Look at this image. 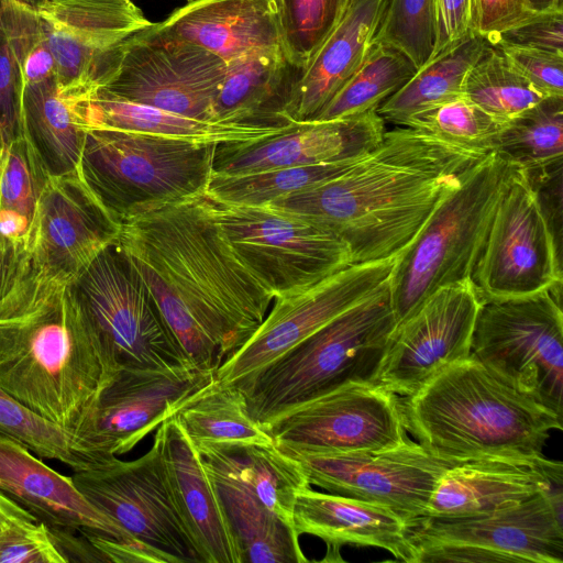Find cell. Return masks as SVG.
Listing matches in <instances>:
<instances>
[{
  "label": "cell",
  "instance_id": "6da1fadb",
  "mask_svg": "<svg viewBox=\"0 0 563 563\" xmlns=\"http://www.w3.org/2000/svg\"><path fill=\"white\" fill-rule=\"evenodd\" d=\"M488 154L397 128L341 176L267 205L331 230L347 245L352 264L387 260Z\"/></svg>",
  "mask_w": 563,
  "mask_h": 563
},
{
  "label": "cell",
  "instance_id": "7a4b0ae2",
  "mask_svg": "<svg viewBox=\"0 0 563 563\" xmlns=\"http://www.w3.org/2000/svg\"><path fill=\"white\" fill-rule=\"evenodd\" d=\"M117 244L148 291L180 302L224 360L254 333L273 302L231 251L203 195L137 209L121 221Z\"/></svg>",
  "mask_w": 563,
  "mask_h": 563
},
{
  "label": "cell",
  "instance_id": "3957f363",
  "mask_svg": "<svg viewBox=\"0 0 563 563\" xmlns=\"http://www.w3.org/2000/svg\"><path fill=\"white\" fill-rule=\"evenodd\" d=\"M66 285L0 306V387L82 439L121 366Z\"/></svg>",
  "mask_w": 563,
  "mask_h": 563
},
{
  "label": "cell",
  "instance_id": "277c9868",
  "mask_svg": "<svg viewBox=\"0 0 563 563\" xmlns=\"http://www.w3.org/2000/svg\"><path fill=\"white\" fill-rule=\"evenodd\" d=\"M407 432L449 461L534 459L562 417L470 355L400 399Z\"/></svg>",
  "mask_w": 563,
  "mask_h": 563
},
{
  "label": "cell",
  "instance_id": "5b68a950",
  "mask_svg": "<svg viewBox=\"0 0 563 563\" xmlns=\"http://www.w3.org/2000/svg\"><path fill=\"white\" fill-rule=\"evenodd\" d=\"M397 321L388 285L344 311L257 373L233 383L266 430L279 415L350 383L377 384Z\"/></svg>",
  "mask_w": 563,
  "mask_h": 563
},
{
  "label": "cell",
  "instance_id": "8992f818",
  "mask_svg": "<svg viewBox=\"0 0 563 563\" xmlns=\"http://www.w3.org/2000/svg\"><path fill=\"white\" fill-rule=\"evenodd\" d=\"M518 167L486 155L396 257L388 291L397 323L439 288L471 279L497 206Z\"/></svg>",
  "mask_w": 563,
  "mask_h": 563
},
{
  "label": "cell",
  "instance_id": "52a82bcc",
  "mask_svg": "<svg viewBox=\"0 0 563 563\" xmlns=\"http://www.w3.org/2000/svg\"><path fill=\"white\" fill-rule=\"evenodd\" d=\"M217 146L141 132L89 129L77 173L120 224L142 207L205 195Z\"/></svg>",
  "mask_w": 563,
  "mask_h": 563
},
{
  "label": "cell",
  "instance_id": "ba28073f",
  "mask_svg": "<svg viewBox=\"0 0 563 563\" xmlns=\"http://www.w3.org/2000/svg\"><path fill=\"white\" fill-rule=\"evenodd\" d=\"M203 201L233 254L273 298L352 265L345 242L311 219L269 205L228 203L206 195Z\"/></svg>",
  "mask_w": 563,
  "mask_h": 563
},
{
  "label": "cell",
  "instance_id": "9c48e42d",
  "mask_svg": "<svg viewBox=\"0 0 563 563\" xmlns=\"http://www.w3.org/2000/svg\"><path fill=\"white\" fill-rule=\"evenodd\" d=\"M561 288L481 305L471 356L562 417Z\"/></svg>",
  "mask_w": 563,
  "mask_h": 563
},
{
  "label": "cell",
  "instance_id": "30bf717a",
  "mask_svg": "<svg viewBox=\"0 0 563 563\" xmlns=\"http://www.w3.org/2000/svg\"><path fill=\"white\" fill-rule=\"evenodd\" d=\"M562 490H549L488 515L408 525L413 563H562Z\"/></svg>",
  "mask_w": 563,
  "mask_h": 563
},
{
  "label": "cell",
  "instance_id": "8fae6325",
  "mask_svg": "<svg viewBox=\"0 0 563 563\" xmlns=\"http://www.w3.org/2000/svg\"><path fill=\"white\" fill-rule=\"evenodd\" d=\"M66 286L121 367L167 372L196 368L183 354L117 240Z\"/></svg>",
  "mask_w": 563,
  "mask_h": 563
},
{
  "label": "cell",
  "instance_id": "7c38bea8",
  "mask_svg": "<svg viewBox=\"0 0 563 563\" xmlns=\"http://www.w3.org/2000/svg\"><path fill=\"white\" fill-rule=\"evenodd\" d=\"M471 280L482 303L562 286L561 247L523 169L497 206Z\"/></svg>",
  "mask_w": 563,
  "mask_h": 563
},
{
  "label": "cell",
  "instance_id": "4fadbf2b",
  "mask_svg": "<svg viewBox=\"0 0 563 563\" xmlns=\"http://www.w3.org/2000/svg\"><path fill=\"white\" fill-rule=\"evenodd\" d=\"M70 477L95 508L170 563H203L172 498L155 439L136 460L112 456Z\"/></svg>",
  "mask_w": 563,
  "mask_h": 563
},
{
  "label": "cell",
  "instance_id": "5bb4252c",
  "mask_svg": "<svg viewBox=\"0 0 563 563\" xmlns=\"http://www.w3.org/2000/svg\"><path fill=\"white\" fill-rule=\"evenodd\" d=\"M280 448L318 453L374 452L409 440L398 395L350 383L303 401L267 427Z\"/></svg>",
  "mask_w": 563,
  "mask_h": 563
},
{
  "label": "cell",
  "instance_id": "9a60e30c",
  "mask_svg": "<svg viewBox=\"0 0 563 563\" xmlns=\"http://www.w3.org/2000/svg\"><path fill=\"white\" fill-rule=\"evenodd\" d=\"M299 462L310 485L387 507L409 525L424 517L431 496L452 466L410 439L374 452L318 453L280 448Z\"/></svg>",
  "mask_w": 563,
  "mask_h": 563
},
{
  "label": "cell",
  "instance_id": "2e32d148",
  "mask_svg": "<svg viewBox=\"0 0 563 563\" xmlns=\"http://www.w3.org/2000/svg\"><path fill=\"white\" fill-rule=\"evenodd\" d=\"M396 257L352 264L301 291L274 298L269 313L244 344L223 361L216 378L238 383L251 377L344 311L385 288Z\"/></svg>",
  "mask_w": 563,
  "mask_h": 563
},
{
  "label": "cell",
  "instance_id": "e0dca14e",
  "mask_svg": "<svg viewBox=\"0 0 563 563\" xmlns=\"http://www.w3.org/2000/svg\"><path fill=\"white\" fill-rule=\"evenodd\" d=\"M137 33L124 47L110 79L98 89L135 103L212 121L227 63L191 43Z\"/></svg>",
  "mask_w": 563,
  "mask_h": 563
},
{
  "label": "cell",
  "instance_id": "ac0fdd59",
  "mask_svg": "<svg viewBox=\"0 0 563 563\" xmlns=\"http://www.w3.org/2000/svg\"><path fill=\"white\" fill-rule=\"evenodd\" d=\"M38 14L67 99L104 86L125 45L155 24L132 0H53Z\"/></svg>",
  "mask_w": 563,
  "mask_h": 563
},
{
  "label": "cell",
  "instance_id": "d6986e66",
  "mask_svg": "<svg viewBox=\"0 0 563 563\" xmlns=\"http://www.w3.org/2000/svg\"><path fill=\"white\" fill-rule=\"evenodd\" d=\"M481 305L471 279L435 290L397 323L377 384L408 397L449 366L468 358Z\"/></svg>",
  "mask_w": 563,
  "mask_h": 563
},
{
  "label": "cell",
  "instance_id": "ffe728a7",
  "mask_svg": "<svg viewBox=\"0 0 563 563\" xmlns=\"http://www.w3.org/2000/svg\"><path fill=\"white\" fill-rule=\"evenodd\" d=\"M120 224L81 181L77 170L49 177L26 235L30 277L36 290L66 285L119 236Z\"/></svg>",
  "mask_w": 563,
  "mask_h": 563
},
{
  "label": "cell",
  "instance_id": "44dd1931",
  "mask_svg": "<svg viewBox=\"0 0 563 563\" xmlns=\"http://www.w3.org/2000/svg\"><path fill=\"white\" fill-rule=\"evenodd\" d=\"M213 378L214 372L198 368L121 367L100 394L82 439L103 459L125 454Z\"/></svg>",
  "mask_w": 563,
  "mask_h": 563
},
{
  "label": "cell",
  "instance_id": "7402d4cb",
  "mask_svg": "<svg viewBox=\"0 0 563 563\" xmlns=\"http://www.w3.org/2000/svg\"><path fill=\"white\" fill-rule=\"evenodd\" d=\"M384 119L372 110L331 121L295 123L255 143L218 145L213 173L240 175L366 155L382 141Z\"/></svg>",
  "mask_w": 563,
  "mask_h": 563
},
{
  "label": "cell",
  "instance_id": "603a6c76",
  "mask_svg": "<svg viewBox=\"0 0 563 563\" xmlns=\"http://www.w3.org/2000/svg\"><path fill=\"white\" fill-rule=\"evenodd\" d=\"M562 463L543 455L466 461L442 475L426 516L462 518L488 515L542 492L562 490Z\"/></svg>",
  "mask_w": 563,
  "mask_h": 563
},
{
  "label": "cell",
  "instance_id": "cb8c5ba5",
  "mask_svg": "<svg viewBox=\"0 0 563 563\" xmlns=\"http://www.w3.org/2000/svg\"><path fill=\"white\" fill-rule=\"evenodd\" d=\"M154 439L172 498L203 563H242L209 472L178 421L165 420Z\"/></svg>",
  "mask_w": 563,
  "mask_h": 563
},
{
  "label": "cell",
  "instance_id": "d4e9b609",
  "mask_svg": "<svg viewBox=\"0 0 563 563\" xmlns=\"http://www.w3.org/2000/svg\"><path fill=\"white\" fill-rule=\"evenodd\" d=\"M0 492L49 529L90 530L123 540L134 538L95 508L64 476L15 439L0 432Z\"/></svg>",
  "mask_w": 563,
  "mask_h": 563
},
{
  "label": "cell",
  "instance_id": "484cf974",
  "mask_svg": "<svg viewBox=\"0 0 563 563\" xmlns=\"http://www.w3.org/2000/svg\"><path fill=\"white\" fill-rule=\"evenodd\" d=\"M151 31L200 46L225 63L256 49L284 48L278 0H190Z\"/></svg>",
  "mask_w": 563,
  "mask_h": 563
},
{
  "label": "cell",
  "instance_id": "4316f807",
  "mask_svg": "<svg viewBox=\"0 0 563 563\" xmlns=\"http://www.w3.org/2000/svg\"><path fill=\"white\" fill-rule=\"evenodd\" d=\"M294 530L320 538L327 544L323 561H342L344 544L374 547L397 560L413 563L415 554L408 540V522L394 510L360 499L320 493L310 487L296 498L292 514Z\"/></svg>",
  "mask_w": 563,
  "mask_h": 563
},
{
  "label": "cell",
  "instance_id": "83f0119b",
  "mask_svg": "<svg viewBox=\"0 0 563 563\" xmlns=\"http://www.w3.org/2000/svg\"><path fill=\"white\" fill-rule=\"evenodd\" d=\"M389 0H352L344 16L300 73L287 118L312 122L366 58Z\"/></svg>",
  "mask_w": 563,
  "mask_h": 563
},
{
  "label": "cell",
  "instance_id": "f1b7e54d",
  "mask_svg": "<svg viewBox=\"0 0 563 563\" xmlns=\"http://www.w3.org/2000/svg\"><path fill=\"white\" fill-rule=\"evenodd\" d=\"M300 73L284 48L256 49L228 62L211 120L266 128L292 124L287 110Z\"/></svg>",
  "mask_w": 563,
  "mask_h": 563
},
{
  "label": "cell",
  "instance_id": "f546056e",
  "mask_svg": "<svg viewBox=\"0 0 563 563\" xmlns=\"http://www.w3.org/2000/svg\"><path fill=\"white\" fill-rule=\"evenodd\" d=\"M217 489L242 563H303L295 530L269 511L216 444L196 446Z\"/></svg>",
  "mask_w": 563,
  "mask_h": 563
},
{
  "label": "cell",
  "instance_id": "4dcf8cb0",
  "mask_svg": "<svg viewBox=\"0 0 563 563\" xmlns=\"http://www.w3.org/2000/svg\"><path fill=\"white\" fill-rule=\"evenodd\" d=\"M73 100L87 130L101 128L141 132L212 145L255 143L295 124L266 128L198 120L123 100L103 89H96Z\"/></svg>",
  "mask_w": 563,
  "mask_h": 563
},
{
  "label": "cell",
  "instance_id": "1f68e13d",
  "mask_svg": "<svg viewBox=\"0 0 563 563\" xmlns=\"http://www.w3.org/2000/svg\"><path fill=\"white\" fill-rule=\"evenodd\" d=\"M23 131L51 177L77 170L87 129L73 99L58 91L56 77L25 84Z\"/></svg>",
  "mask_w": 563,
  "mask_h": 563
},
{
  "label": "cell",
  "instance_id": "d6a6232c",
  "mask_svg": "<svg viewBox=\"0 0 563 563\" xmlns=\"http://www.w3.org/2000/svg\"><path fill=\"white\" fill-rule=\"evenodd\" d=\"M487 46L484 37L471 31L419 68L409 81L377 108V113L384 121L404 125L418 112L463 97L465 78Z\"/></svg>",
  "mask_w": 563,
  "mask_h": 563
},
{
  "label": "cell",
  "instance_id": "836d02e7",
  "mask_svg": "<svg viewBox=\"0 0 563 563\" xmlns=\"http://www.w3.org/2000/svg\"><path fill=\"white\" fill-rule=\"evenodd\" d=\"M173 417L195 446L274 443L250 413L242 389L218 378L196 391Z\"/></svg>",
  "mask_w": 563,
  "mask_h": 563
},
{
  "label": "cell",
  "instance_id": "e575fe53",
  "mask_svg": "<svg viewBox=\"0 0 563 563\" xmlns=\"http://www.w3.org/2000/svg\"><path fill=\"white\" fill-rule=\"evenodd\" d=\"M216 445L223 450L238 475L261 503L294 529L297 495L311 486L299 462L275 443Z\"/></svg>",
  "mask_w": 563,
  "mask_h": 563
},
{
  "label": "cell",
  "instance_id": "d590c367",
  "mask_svg": "<svg viewBox=\"0 0 563 563\" xmlns=\"http://www.w3.org/2000/svg\"><path fill=\"white\" fill-rule=\"evenodd\" d=\"M362 157L240 175L212 173L205 195L228 203L267 205L328 183L346 173Z\"/></svg>",
  "mask_w": 563,
  "mask_h": 563
},
{
  "label": "cell",
  "instance_id": "8d00e7d4",
  "mask_svg": "<svg viewBox=\"0 0 563 563\" xmlns=\"http://www.w3.org/2000/svg\"><path fill=\"white\" fill-rule=\"evenodd\" d=\"M417 70L404 53L374 42L361 67L313 121L344 119L377 110Z\"/></svg>",
  "mask_w": 563,
  "mask_h": 563
},
{
  "label": "cell",
  "instance_id": "74e56055",
  "mask_svg": "<svg viewBox=\"0 0 563 563\" xmlns=\"http://www.w3.org/2000/svg\"><path fill=\"white\" fill-rule=\"evenodd\" d=\"M526 172L562 161L563 97L552 96L506 122L495 151Z\"/></svg>",
  "mask_w": 563,
  "mask_h": 563
},
{
  "label": "cell",
  "instance_id": "f35d334b",
  "mask_svg": "<svg viewBox=\"0 0 563 563\" xmlns=\"http://www.w3.org/2000/svg\"><path fill=\"white\" fill-rule=\"evenodd\" d=\"M463 95L503 124L547 98L489 43L468 71Z\"/></svg>",
  "mask_w": 563,
  "mask_h": 563
},
{
  "label": "cell",
  "instance_id": "ab89813d",
  "mask_svg": "<svg viewBox=\"0 0 563 563\" xmlns=\"http://www.w3.org/2000/svg\"><path fill=\"white\" fill-rule=\"evenodd\" d=\"M49 177L25 136L3 151L0 158V230L26 239Z\"/></svg>",
  "mask_w": 563,
  "mask_h": 563
},
{
  "label": "cell",
  "instance_id": "60d3db41",
  "mask_svg": "<svg viewBox=\"0 0 563 563\" xmlns=\"http://www.w3.org/2000/svg\"><path fill=\"white\" fill-rule=\"evenodd\" d=\"M0 432L15 439L38 457L56 460L73 471L106 460L81 438L32 412L1 387Z\"/></svg>",
  "mask_w": 563,
  "mask_h": 563
},
{
  "label": "cell",
  "instance_id": "b9f144b4",
  "mask_svg": "<svg viewBox=\"0 0 563 563\" xmlns=\"http://www.w3.org/2000/svg\"><path fill=\"white\" fill-rule=\"evenodd\" d=\"M503 125L463 96L411 115L402 126L417 129L462 148L488 154L495 151Z\"/></svg>",
  "mask_w": 563,
  "mask_h": 563
},
{
  "label": "cell",
  "instance_id": "7bdbcfd3",
  "mask_svg": "<svg viewBox=\"0 0 563 563\" xmlns=\"http://www.w3.org/2000/svg\"><path fill=\"white\" fill-rule=\"evenodd\" d=\"M283 46L301 71L340 23L352 0H278Z\"/></svg>",
  "mask_w": 563,
  "mask_h": 563
},
{
  "label": "cell",
  "instance_id": "ee69618b",
  "mask_svg": "<svg viewBox=\"0 0 563 563\" xmlns=\"http://www.w3.org/2000/svg\"><path fill=\"white\" fill-rule=\"evenodd\" d=\"M374 42L397 48L421 68L438 42L437 0H389Z\"/></svg>",
  "mask_w": 563,
  "mask_h": 563
},
{
  "label": "cell",
  "instance_id": "f6af8a7d",
  "mask_svg": "<svg viewBox=\"0 0 563 563\" xmlns=\"http://www.w3.org/2000/svg\"><path fill=\"white\" fill-rule=\"evenodd\" d=\"M25 81L0 18V156L24 137L22 100Z\"/></svg>",
  "mask_w": 563,
  "mask_h": 563
},
{
  "label": "cell",
  "instance_id": "bcb514c9",
  "mask_svg": "<svg viewBox=\"0 0 563 563\" xmlns=\"http://www.w3.org/2000/svg\"><path fill=\"white\" fill-rule=\"evenodd\" d=\"M0 563H67L51 529L22 521L0 530Z\"/></svg>",
  "mask_w": 563,
  "mask_h": 563
},
{
  "label": "cell",
  "instance_id": "7dc6e473",
  "mask_svg": "<svg viewBox=\"0 0 563 563\" xmlns=\"http://www.w3.org/2000/svg\"><path fill=\"white\" fill-rule=\"evenodd\" d=\"M488 43L498 47L532 48L563 56V10L534 13L501 31Z\"/></svg>",
  "mask_w": 563,
  "mask_h": 563
},
{
  "label": "cell",
  "instance_id": "c3c4849f",
  "mask_svg": "<svg viewBox=\"0 0 563 563\" xmlns=\"http://www.w3.org/2000/svg\"><path fill=\"white\" fill-rule=\"evenodd\" d=\"M35 292L30 277L26 239L0 230V306Z\"/></svg>",
  "mask_w": 563,
  "mask_h": 563
},
{
  "label": "cell",
  "instance_id": "681fc988",
  "mask_svg": "<svg viewBox=\"0 0 563 563\" xmlns=\"http://www.w3.org/2000/svg\"><path fill=\"white\" fill-rule=\"evenodd\" d=\"M499 48L511 65L540 92L547 97H563V56L532 48Z\"/></svg>",
  "mask_w": 563,
  "mask_h": 563
},
{
  "label": "cell",
  "instance_id": "f907efd6",
  "mask_svg": "<svg viewBox=\"0 0 563 563\" xmlns=\"http://www.w3.org/2000/svg\"><path fill=\"white\" fill-rule=\"evenodd\" d=\"M533 14L527 0H474L472 31L489 42L501 31Z\"/></svg>",
  "mask_w": 563,
  "mask_h": 563
},
{
  "label": "cell",
  "instance_id": "816d5d0a",
  "mask_svg": "<svg viewBox=\"0 0 563 563\" xmlns=\"http://www.w3.org/2000/svg\"><path fill=\"white\" fill-rule=\"evenodd\" d=\"M437 10L438 42L434 55L472 31L474 0H437Z\"/></svg>",
  "mask_w": 563,
  "mask_h": 563
},
{
  "label": "cell",
  "instance_id": "f5cc1de1",
  "mask_svg": "<svg viewBox=\"0 0 563 563\" xmlns=\"http://www.w3.org/2000/svg\"><path fill=\"white\" fill-rule=\"evenodd\" d=\"M37 521L36 518L0 492V530L12 523Z\"/></svg>",
  "mask_w": 563,
  "mask_h": 563
},
{
  "label": "cell",
  "instance_id": "db71d44e",
  "mask_svg": "<svg viewBox=\"0 0 563 563\" xmlns=\"http://www.w3.org/2000/svg\"><path fill=\"white\" fill-rule=\"evenodd\" d=\"M531 12L543 13L563 10V0H527Z\"/></svg>",
  "mask_w": 563,
  "mask_h": 563
},
{
  "label": "cell",
  "instance_id": "11a10c76",
  "mask_svg": "<svg viewBox=\"0 0 563 563\" xmlns=\"http://www.w3.org/2000/svg\"><path fill=\"white\" fill-rule=\"evenodd\" d=\"M13 1L34 13H41L48 7V4L53 0H13Z\"/></svg>",
  "mask_w": 563,
  "mask_h": 563
},
{
  "label": "cell",
  "instance_id": "9f6ffc18",
  "mask_svg": "<svg viewBox=\"0 0 563 563\" xmlns=\"http://www.w3.org/2000/svg\"><path fill=\"white\" fill-rule=\"evenodd\" d=\"M187 1H190V0H187Z\"/></svg>",
  "mask_w": 563,
  "mask_h": 563
}]
</instances>
